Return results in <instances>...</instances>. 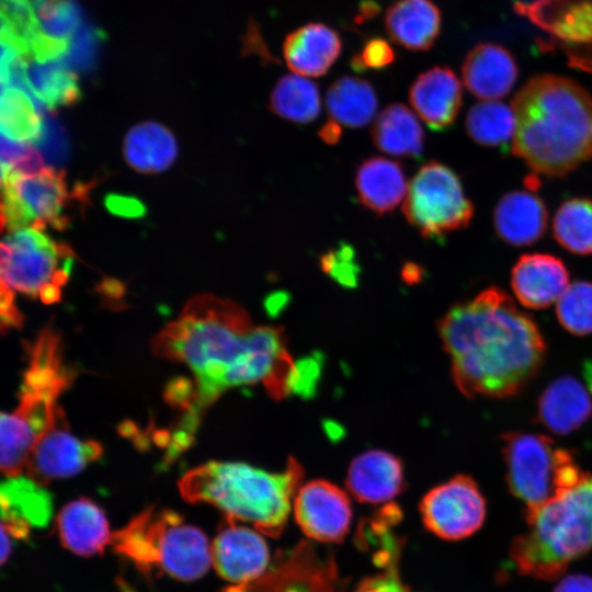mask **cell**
Instances as JSON below:
<instances>
[{"instance_id": "obj_1", "label": "cell", "mask_w": 592, "mask_h": 592, "mask_svg": "<svg viewBox=\"0 0 592 592\" xmlns=\"http://www.w3.org/2000/svg\"><path fill=\"white\" fill-rule=\"evenodd\" d=\"M151 349L193 372V405L183 420L195 428L202 412L230 388L261 383L272 398L286 397L295 366L281 329L254 327L239 304L213 294L189 299Z\"/></svg>"}, {"instance_id": "obj_2", "label": "cell", "mask_w": 592, "mask_h": 592, "mask_svg": "<svg viewBox=\"0 0 592 592\" xmlns=\"http://www.w3.org/2000/svg\"><path fill=\"white\" fill-rule=\"evenodd\" d=\"M453 380L465 396L504 398L539 372L545 340L533 318L491 286L451 307L439 321Z\"/></svg>"}, {"instance_id": "obj_3", "label": "cell", "mask_w": 592, "mask_h": 592, "mask_svg": "<svg viewBox=\"0 0 592 592\" xmlns=\"http://www.w3.org/2000/svg\"><path fill=\"white\" fill-rule=\"evenodd\" d=\"M511 105L516 117L512 153L534 172L560 178L592 158V98L576 81L535 76Z\"/></svg>"}, {"instance_id": "obj_4", "label": "cell", "mask_w": 592, "mask_h": 592, "mask_svg": "<svg viewBox=\"0 0 592 592\" xmlns=\"http://www.w3.org/2000/svg\"><path fill=\"white\" fill-rule=\"evenodd\" d=\"M303 474L294 458L281 473L239 462L213 460L186 471L178 486L186 502L207 503L223 512L228 522H248L261 534L278 537Z\"/></svg>"}, {"instance_id": "obj_5", "label": "cell", "mask_w": 592, "mask_h": 592, "mask_svg": "<svg viewBox=\"0 0 592 592\" xmlns=\"http://www.w3.org/2000/svg\"><path fill=\"white\" fill-rule=\"evenodd\" d=\"M27 355L18 406L1 414L0 460L8 477L20 476L25 468L32 448L55 420L58 397L76 376L65 362L61 338L53 326L37 334Z\"/></svg>"}, {"instance_id": "obj_6", "label": "cell", "mask_w": 592, "mask_h": 592, "mask_svg": "<svg viewBox=\"0 0 592 592\" xmlns=\"http://www.w3.org/2000/svg\"><path fill=\"white\" fill-rule=\"evenodd\" d=\"M526 531L511 544L516 570L553 580L592 548V475L526 512Z\"/></svg>"}, {"instance_id": "obj_7", "label": "cell", "mask_w": 592, "mask_h": 592, "mask_svg": "<svg viewBox=\"0 0 592 592\" xmlns=\"http://www.w3.org/2000/svg\"><path fill=\"white\" fill-rule=\"evenodd\" d=\"M111 544L145 574L156 572L194 581L212 565L206 535L169 509L144 510L112 534Z\"/></svg>"}, {"instance_id": "obj_8", "label": "cell", "mask_w": 592, "mask_h": 592, "mask_svg": "<svg viewBox=\"0 0 592 592\" xmlns=\"http://www.w3.org/2000/svg\"><path fill=\"white\" fill-rule=\"evenodd\" d=\"M511 493L534 509L581 482V470L572 454L545 435L510 432L501 436Z\"/></svg>"}, {"instance_id": "obj_9", "label": "cell", "mask_w": 592, "mask_h": 592, "mask_svg": "<svg viewBox=\"0 0 592 592\" xmlns=\"http://www.w3.org/2000/svg\"><path fill=\"white\" fill-rule=\"evenodd\" d=\"M72 262L70 247L55 242L44 230L11 231L1 241V285L45 304L57 303Z\"/></svg>"}, {"instance_id": "obj_10", "label": "cell", "mask_w": 592, "mask_h": 592, "mask_svg": "<svg viewBox=\"0 0 592 592\" xmlns=\"http://www.w3.org/2000/svg\"><path fill=\"white\" fill-rule=\"evenodd\" d=\"M402 212L421 236L437 241L466 228L473 219L474 205L454 170L429 161L409 183Z\"/></svg>"}, {"instance_id": "obj_11", "label": "cell", "mask_w": 592, "mask_h": 592, "mask_svg": "<svg viewBox=\"0 0 592 592\" xmlns=\"http://www.w3.org/2000/svg\"><path fill=\"white\" fill-rule=\"evenodd\" d=\"M2 183L1 228L9 232L26 227L44 230L46 225L64 230V212L70 193L65 172L45 168L37 174L12 178Z\"/></svg>"}, {"instance_id": "obj_12", "label": "cell", "mask_w": 592, "mask_h": 592, "mask_svg": "<svg viewBox=\"0 0 592 592\" xmlns=\"http://www.w3.org/2000/svg\"><path fill=\"white\" fill-rule=\"evenodd\" d=\"M514 10L545 34L542 47L558 49L570 67L592 72V0L517 1Z\"/></svg>"}, {"instance_id": "obj_13", "label": "cell", "mask_w": 592, "mask_h": 592, "mask_svg": "<svg viewBox=\"0 0 592 592\" xmlns=\"http://www.w3.org/2000/svg\"><path fill=\"white\" fill-rule=\"evenodd\" d=\"M424 526L447 540L466 538L477 532L486 516V500L476 481L457 475L432 488L421 500Z\"/></svg>"}, {"instance_id": "obj_14", "label": "cell", "mask_w": 592, "mask_h": 592, "mask_svg": "<svg viewBox=\"0 0 592 592\" xmlns=\"http://www.w3.org/2000/svg\"><path fill=\"white\" fill-rule=\"evenodd\" d=\"M102 454L99 442L81 440L70 432L66 415L58 407L53 424L32 448L24 469L27 477L44 486L77 475Z\"/></svg>"}, {"instance_id": "obj_15", "label": "cell", "mask_w": 592, "mask_h": 592, "mask_svg": "<svg viewBox=\"0 0 592 592\" xmlns=\"http://www.w3.org/2000/svg\"><path fill=\"white\" fill-rule=\"evenodd\" d=\"M295 521L303 533L321 543H340L349 532L352 506L345 491L323 479L300 486L294 498Z\"/></svg>"}, {"instance_id": "obj_16", "label": "cell", "mask_w": 592, "mask_h": 592, "mask_svg": "<svg viewBox=\"0 0 592 592\" xmlns=\"http://www.w3.org/2000/svg\"><path fill=\"white\" fill-rule=\"evenodd\" d=\"M210 558L218 576L238 587L261 579L270 553L260 532L227 521L210 544Z\"/></svg>"}, {"instance_id": "obj_17", "label": "cell", "mask_w": 592, "mask_h": 592, "mask_svg": "<svg viewBox=\"0 0 592 592\" xmlns=\"http://www.w3.org/2000/svg\"><path fill=\"white\" fill-rule=\"evenodd\" d=\"M1 532L26 538L32 527H44L53 514L50 493L30 477H8L0 488Z\"/></svg>"}, {"instance_id": "obj_18", "label": "cell", "mask_w": 592, "mask_h": 592, "mask_svg": "<svg viewBox=\"0 0 592 592\" xmlns=\"http://www.w3.org/2000/svg\"><path fill=\"white\" fill-rule=\"evenodd\" d=\"M569 285L567 266L553 254H523L511 271L512 291L530 309H543L557 303Z\"/></svg>"}, {"instance_id": "obj_19", "label": "cell", "mask_w": 592, "mask_h": 592, "mask_svg": "<svg viewBox=\"0 0 592 592\" xmlns=\"http://www.w3.org/2000/svg\"><path fill=\"white\" fill-rule=\"evenodd\" d=\"M462 84L448 67L435 66L420 73L409 90L415 114L433 130L453 125L462 106Z\"/></svg>"}, {"instance_id": "obj_20", "label": "cell", "mask_w": 592, "mask_h": 592, "mask_svg": "<svg viewBox=\"0 0 592 592\" xmlns=\"http://www.w3.org/2000/svg\"><path fill=\"white\" fill-rule=\"evenodd\" d=\"M519 77V68L509 49L496 43H479L466 55L462 78L467 90L482 101L508 95Z\"/></svg>"}, {"instance_id": "obj_21", "label": "cell", "mask_w": 592, "mask_h": 592, "mask_svg": "<svg viewBox=\"0 0 592 592\" xmlns=\"http://www.w3.org/2000/svg\"><path fill=\"white\" fill-rule=\"evenodd\" d=\"M346 487L362 503L379 504L397 497L405 487L401 460L385 451H367L353 459Z\"/></svg>"}, {"instance_id": "obj_22", "label": "cell", "mask_w": 592, "mask_h": 592, "mask_svg": "<svg viewBox=\"0 0 592 592\" xmlns=\"http://www.w3.org/2000/svg\"><path fill=\"white\" fill-rule=\"evenodd\" d=\"M342 50L339 33L320 22L304 24L288 33L283 42L287 67L296 75L321 77L337 61Z\"/></svg>"}, {"instance_id": "obj_23", "label": "cell", "mask_w": 592, "mask_h": 592, "mask_svg": "<svg viewBox=\"0 0 592 592\" xmlns=\"http://www.w3.org/2000/svg\"><path fill=\"white\" fill-rule=\"evenodd\" d=\"M548 210L544 201L528 191L504 194L493 210V228L504 242L521 247L538 241L546 232Z\"/></svg>"}, {"instance_id": "obj_24", "label": "cell", "mask_w": 592, "mask_h": 592, "mask_svg": "<svg viewBox=\"0 0 592 592\" xmlns=\"http://www.w3.org/2000/svg\"><path fill=\"white\" fill-rule=\"evenodd\" d=\"M591 389L572 376L551 382L537 401L536 417L556 434H568L581 426L592 414Z\"/></svg>"}, {"instance_id": "obj_25", "label": "cell", "mask_w": 592, "mask_h": 592, "mask_svg": "<svg viewBox=\"0 0 592 592\" xmlns=\"http://www.w3.org/2000/svg\"><path fill=\"white\" fill-rule=\"evenodd\" d=\"M22 77L26 92L41 113L69 106L80 100L78 78L66 57L48 60L22 57Z\"/></svg>"}, {"instance_id": "obj_26", "label": "cell", "mask_w": 592, "mask_h": 592, "mask_svg": "<svg viewBox=\"0 0 592 592\" xmlns=\"http://www.w3.org/2000/svg\"><path fill=\"white\" fill-rule=\"evenodd\" d=\"M57 530L62 546L83 557L102 554L112 540L103 510L87 498L73 500L60 510Z\"/></svg>"}, {"instance_id": "obj_27", "label": "cell", "mask_w": 592, "mask_h": 592, "mask_svg": "<svg viewBox=\"0 0 592 592\" xmlns=\"http://www.w3.org/2000/svg\"><path fill=\"white\" fill-rule=\"evenodd\" d=\"M441 25V11L432 0H399L384 16L385 30L392 42L412 52L432 48Z\"/></svg>"}, {"instance_id": "obj_28", "label": "cell", "mask_w": 592, "mask_h": 592, "mask_svg": "<svg viewBox=\"0 0 592 592\" xmlns=\"http://www.w3.org/2000/svg\"><path fill=\"white\" fill-rule=\"evenodd\" d=\"M354 183L360 203L377 215L392 212L405 200L409 186L402 166L379 156L358 164Z\"/></svg>"}, {"instance_id": "obj_29", "label": "cell", "mask_w": 592, "mask_h": 592, "mask_svg": "<svg viewBox=\"0 0 592 592\" xmlns=\"http://www.w3.org/2000/svg\"><path fill=\"white\" fill-rule=\"evenodd\" d=\"M124 158L140 173H159L174 162L178 144L172 132L157 122H144L132 127L124 139Z\"/></svg>"}, {"instance_id": "obj_30", "label": "cell", "mask_w": 592, "mask_h": 592, "mask_svg": "<svg viewBox=\"0 0 592 592\" xmlns=\"http://www.w3.org/2000/svg\"><path fill=\"white\" fill-rule=\"evenodd\" d=\"M375 146L396 157L419 159L424 148V133L417 115L405 104L391 103L375 119L372 130Z\"/></svg>"}, {"instance_id": "obj_31", "label": "cell", "mask_w": 592, "mask_h": 592, "mask_svg": "<svg viewBox=\"0 0 592 592\" xmlns=\"http://www.w3.org/2000/svg\"><path fill=\"white\" fill-rule=\"evenodd\" d=\"M372 84L357 77L343 76L327 90L326 106L334 122L349 128L367 125L377 111Z\"/></svg>"}, {"instance_id": "obj_32", "label": "cell", "mask_w": 592, "mask_h": 592, "mask_svg": "<svg viewBox=\"0 0 592 592\" xmlns=\"http://www.w3.org/2000/svg\"><path fill=\"white\" fill-rule=\"evenodd\" d=\"M269 107L277 116L291 122L310 123L321 110L318 86L307 77L285 75L274 86Z\"/></svg>"}, {"instance_id": "obj_33", "label": "cell", "mask_w": 592, "mask_h": 592, "mask_svg": "<svg viewBox=\"0 0 592 592\" xmlns=\"http://www.w3.org/2000/svg\"><path fill=\"white\" fill-rule=\"evenodd\" d=\"M465 126L468 136L476 144L506 147L513 141L516 117L511 104L499 100L480 101L469 109Z\"/></svg>"}, {"instance_id": "obj_34", "label": "cell", "mask_w": 592, "mask_h": 592, "mask_svg": "<svg viewBox=\"0 0 592 592\" xmlns=\"http://www.w3.org/2000/svg\"><path fill=\"white\" fill-rule=\"evenodd\" d=\"M553 236L571 253L592 254V200L573 197L565 201L554 216Z\"/></svg>"}, {"instance_id": "obj_35", "label": "cell", "mask_w": 592, "mask_h": 592, "mask_svg": "<svg viewBox=\"0 0 592 592\" xmlns=\"http://www.w3.org/2000/svg\"><path fill=\"white\" fill-rule=\"evenodd\" d=\"M41 112L33 98L16 87H1V135L21 141H36L43 129Z\"/></svg>"}, {"instance_id": "obj_36", "label": "cell", "mask_w": 592, "mask_h": 592, "mask_svg": "<svg viewBox=\"0 0 592 592\" xmlns=\"http://www.w3.org/2000/svg\"><path fill=\"white\" fill-rule=\"evenodd\" d=\"M558 321L574 335L592 332V282L571 283L556 305Z\"/></svg>"}, {"instance_id": "obj_37", "label": "cell", "mask_w": 592, "mask_h": 592, "mask_svg": "<svg viewBox=\"0 0 592 592\" xmlns=\"http://www.w3.org/2000/svg\"><path fill=\"white\" fill-rule=\"evenodd\" d=\"M397 543L395 539L390 540L375 554V560L382 567V571L363 579L355 592H413L400 579L398 571L400 545Z\"/></svg>"}, {"instance_id": "obj_38", "label": "cell", "mask_w": 592, "mask_h": 592, "mask_svg": "<svg viewBox=\"0 0 592 592\" xmlns=\"http://www.w3.org/2000/svg\"><path fill=\"white\" fill-rule=\"evenodd\" d=\"M320 266L343 286H354L357 283L360 267L355 261L354 249L346 242H341L338 248L322 254Z\"/></svg>"}, {"instance_id": "obj_39", "label": "cell", "mask_w": 592, "mask_h": 592, "mask_svg": "<svg viewBox=\"0 0 592 592\" xmlns=\"http://www.w3.org/2000/svg\"><path fill=\"white\" fill-rule=\"evenodd\" d=\"M396 59V52L382 36L367 38L361 49L351 58V68L356 72L382 70Z\"/></svg>"}, {"instance_id": "obj_40", "label": "cell", "mask_w": 592, "mask_h": 592, "mask_svg": "<svg viewBox=\"0 0 592 592\" xmlns=\"http://www.w3.org/2000/svg\"><path fill=\"white\" fill-rule=\"evenodd\" d=\"M53 161L60 162L67 155V143L64 129L53 119L43 122L39 138L35 141Z\"/></svg>"}, {"instance_id": "obj_41", "label": "cell", "mask_w": 592, "mask_h": 592, "mask_svg": "<svg viewBox=\"0 0 592 592\" xmlns=\"http://www.w3.org/2000/svg\"><path fill=\"white\" fill-rule=\"evenodd\" d=\"M104 204L110 213L126 218L141 217L146 213L144 204L132 196L109 194L104 200Z\"/></svg>"}, {"instance_id": "obj_42", "label": "cell", "mask_w": 592, "mask_h": 592, "mask_svg": "<svg viewBox=\"0 0 592 592\" xmlns=\"http://www.w3.org/2000/svg\"><path fill=\"white\" fill-rule=\"evenodd\" d=\"M30 141H21L1 135V171H8L33 150Z\"/></svg>"}, {"instance_id": "obj_43", "label": "cell", "mask_w": 592, "mask_h": 592, "mask_svg": "<svg viewBox=\"0 0 592 592\" xmlns=\"http://www.w3.org/2000/svg\"><path fill=\"white\" fill-rule=\"evenodd\" d=\"M1 329L5 330L16 329L21 327L23 318L18 310L14 303V293L1 285Z\"/></svg>"}, {"instance_id": "obj_44", "label": "cell", "mask_w": 592, "mask_h": 592, "mask_svg": "<svg viewBox=\"0 0 592 592\" xmlns=\"http://www.w3.org/2000/svg\"><path fill=\"white\" fill-rule=\"evenodd\" d=\"M554 592H592V577L579 573L567 576L558 582Z\"/></svg>"}, {"instance_id": "obj_45", "label": "cell", "mask_w": 592, "mask_h": 592, "mask_svg": "<svg viewBox=\"0 0 592 592\" xmlns=\"http://www.w3.org/2000/svg\"><path fill=\"white\" fill-rule=\"evenodd\" d=\"M342 135L341 125L333 119L328 121L319 130L320 138L329 144H337Z\"/></svg>"}, {"instance_id": "obj_46", "label": "cell", "mask_w": 592, "mask_h": 592, "mask_svg": "<svg viewBox=\"0 0 592 592\" xmlns=\"http://www.w3.org/2000/svg\"><path fill=\"white\" fill-rule=\"evenodd\" d=\"M585 378H587V384L592 391V369L587 373Z\"/></svg>"}, {"instance_id": "obj_47", "label": "cell", "mask_w": 592, "mask_h": 592, "mask_svg": "<svg viewBox=\"0 0 592 592\" xmlns=\"http://www.w3.org/2000/svg\"><path fill=\"white\" fill-rule=\"evenodd\" d=\"M591 134H592V124H591Z\"/></svg>"}]
</instances>
